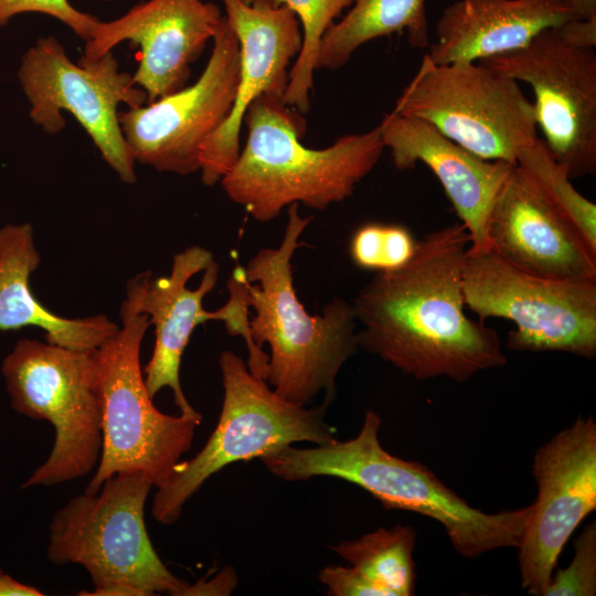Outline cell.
<instances>
[{
  "label": "cell",
  "mask_w": 596,
  "mask_h": 596,
  "mask_svg": "<svg viewBox=\"0 0 596 596\" xmlns=\"http://www.w3.org/2000/svg\"><path fill=\"white\" fill-rule=\"evenodd\" d=\"M470 246L461 222L418 241L404 266L376 273L351 301L359 350L416 380L465 382L507 363L498 333L465 311L462 272Z\"/></svg>",
  "instance_id": "6da1fadb"
},
{
  "label": "cell",
  "mask_w": 596,
  "mask_h": 596,
  "mask_svg": "<svg viewBox=\"0 0 596 596\" xmlns=\"http://www.w3.org/2000/svg\"><path fill=\"white\" fill-rule=\"evenodd\" d=\"M287 224L277 247L259 249L246 267L237 265L245 300L253 308L249 334L258 348L268 344L266 381L283 398L311 404L324 393L333 398L336 380L344 363L359 351L358 321L351 301L331 298L320 315H310L297 297L291 259L305 242L300 236L311 222L287 207Z\"/></svg>",
  "instance_id": "7a4b0ae2"
},
{
  "label": "cell",
  "mask_w": 596,
  "mask_h": 596,
  "mask_svg": "<svg viewBox=\"0 0 596 596\" xmlns=\"http://www.w3.org/2000/svg\"><path fill=\"white\" fill-rule=\"evenodd\" d=\"M381 425V416L369 409L353 438L310 448L288 446L259 460L280 479L339 478L361 487L387 510L428 517L444 526L453 547L467 558L519 546L533 504L497 513L471 507L424 465L383 448Z\"/></svg>",
  "instance_id": "3957f363"
},
{
  "label": "cell",
  "mask_w": 596,
  "mask_h": 596,
  "mask_svg": "<svg viewBox=\"0 0 596 596\" xmlns=\"http://www.w3.org/2000/svg\"><path fill=\"white\" fill-rule=\"evenodd\" d=\"M243 124L246 145L220 183L228 199L258 222L275 220L294 203L323 211L344 201L385 148L377 126L324 149H310L300 142L304 118L279 95L257 97Z\"/></svg>",
  "instance_id": "277c9868"
},
{
  "label": "cell",
  "mask_w": 596,
  "mask_h": 596,
  "mask_svg": "<svg viewBox=\"0 0 596 596\" xmlns=\"http://www.w3.org/2000/svg\"><path fill=\"white\" fill-rule=\"evenodd\" d=\"M151 272L129 279L119 310L118 330L94 350L103 397L102 451L84 492L96 493L119 472L143 473L162 487L191 448L202 415H168L150 397L140 365V349L150 327L139 301Z\"/></svg>",
  "instance_id": "5b68a950"
},
{
  "label": "cell",
  "mask_w": 596,
  "mask_h": 596,
  "mask_svg": "<svg viewBox=\"0 0 596 596\" xmlns=\"http://www.w3.org/2000/svg\"><path fill=\"white\" fill-rule=\"evenodd\" d=\"M153 483L141 472H119L96 493L72 498L52 517L47 561L79 565L91 577L92 596H185L178 578L156 552L145 522Z\"/></svg>",
  "instance_id": "8992f818"
},
{
  "label": "cell",
  "mask_w": 596,
  "mask_h": 596,
  "mask_svg": "<svg viewBox=\"0 0 596 596\" xmlns=\"http://www.w3.org/2000/svg\"><path fill=\"white\" fill-rule=\"evenodd\" d=\"M219 366L224 394L217 425L204 447L180 460L157 488L151 515L160 524L175 523L203 483L233 462L259 459L299 441L324 445L337 439L324 419L323 402L307 407L283 398L231 350L221 353Z\"/></svg>",
  "instance_id": "52a82bcc"
},
{
  "label": "cell",
  "mask_w": 596,
  "mask_h": 596,
  "mask_svg": "<svg viewBox=\"0 0 596 596\" xmlns=\"http://www.w3.org/2000/svg\"><path fill=\"white\" fill-rule=\"evenodd\" d=\"M1 374L11 408L47 421L55 435L47 458L20 488L54 486L88 475L99 461L103 443L95 352L20 339L3 358Z\"/></svg>",
  "instance_id": "ba28073f"
},
{
  "label": "cell",
  "mask_w": 596,
  "mask_h": 596,
  "mask_svg": "<svg viewBox=\"0 0 596 596\" xmlns=\"http://www.w3.org/2000/svg\"><path fill=\"white\" fill-rule=\"evenodd\" d=\"M394 113L418 118L486 160L515 164L538 136L534 105L519 82L478 62L435 64L425 53Z\"/></svg>",
  "instance_id": "9c48e42d"
},
{
  "label": "cell",
  "mask_w": 596,
  "mask_h": 596,
  "mask_svg": "<svg viewBox=\"0 0 596 596\" xmlns=\"http://www.w3.org/2000/svg\"><path fill=\"white\" fill-rule=\"evenodd\" d=\"M17 78L36 126L56 135L66 125L62 113L71 114L118 178L136 182V162L120 128L118 107L142 106L147 96L132 74L119 70L113 52L74 63L56 38L42 36L21 56Z\"/></svg>",
  "instance_id": "30bf717a"
},
{
  "label": "cell",
  "mask_w": 596,
  "mask_h": 596,
  "mask_svg": "<svg viewBox=\"0 0 596 596\" xmlns=\"http://www.w3.org/2000/svg\"><path fill=\"white\" fill-rule=\"evenodd\" d=\"M465 306L479 320L515 326L507 345L519 352L596 355V280H555L524 273L491 251L469 253L464 264Z\"/></svg>",
  "instance_id": "8fae6325"
},
{
  "label": "cell",
  "mask_w": 596,
  "mask_h": 596,
  "mask_svg": "<svg viewBox=\"0 0 596 596\" xmlns=\"http://www.w3.org/2000/svg\"><path fill=\"white\" fill-rule=\"evenodd\" d=\"M478 63L526 83L536 126L571 179L596 172V54L566 44L553 28L528 45Z\"/></svg>",
  "instance_id": "7c38bea8"
},
{
  "label": "cell",
  "mask_w": 596,
  "mask_h": 596,
  "mask_svg": "<svg viewBox=\"0 0 596 596\" xmlns=\"http://www.w3.org/2000/svg\"><path fill=\"white\" fill-rule=\"evenodd\" d=\"M238 74V41L223 17L210 58L194 84L118 113L135 162L180 175L199 171L201 147L227 117Z\"/></svg>",
  "instance_id": "4fadbf2b"
},
{
  "label": "cell",
  "mask_w": 596,
  "mask_h": 596,
  "mask_svg": "<svg viewBox=\"0 0 596 596\" xmlns=\"http://www.w3.org/2000/svg\"><path fill=\"white\" fill-rule=\"evenodd\" d=\"M538 496L517 547L521 586L544 596L560 554L579 523L596 510V423L577 417L533 458Z\"/></svg>",
  "instance_id": "5bb4252c"
},
{
  "label": "cell",
  "mask_w": 596,
  "mask_h": 596,
  "mask_svg": "<svg viewBox=\"0 0 596 596\" xmlns=\"http://www.w3.org/2000/svg\"><path fill=\"white\" fill-rule=\"evenodd\" d=\"M240 46V74L233 106L206 138L199 155L203 184L212 187L240 155V134L251 104L263 94L284 97L290 67L302 44L295 12L275 0H222Z\"/></svg>",
  "instance_id": "9a60e30c"
},
{
  "label": "cell",
  "mask_w": 596,
  "mask_h": 596,
  "mask_svg": "<svg viewBox=\"0 0 596 596\" xmlns=\"http://www.w3.org/2000/svg\"><path fill=\"white\" fill-rule=\"evenodd\" d=\"M223 15L202 0H148L121 17L94 24L79 60L96 61L125 41L140 47L132 81L152 103L183 88L190 64L213 40Z\"/></svg>",
  "instance_id": "2e32d148"
},
{
  "label": "cell",
  "mask_w": 596,
  "mask_h": 596,
  "mask_svg": "<svg viewBox=\"0 0 596 596\" xmlns=\"http://www.w3.org/2000/svg\"><path fill=\"white\" fill-rule=\"evenodd\" d=\"M490 251L524 273L555 280H596V254L514 164L491 206Z\"/></svg>",
  "instance_id": "e0dca14e"
},
{
  "label": "cell",
  "mask_w": 596,
  "mask_h": 596,
  "mask_svg": "<svg viewBox=\"0 0 596 596\" xmlns=\"http://www.w3.org/2000/svg\"><path fill=\"white\" fill-rule=\"evenodd\" d=\"M379 128L396 169L407 170L422 162L436 175L469 234L468 252L490 251L489 213L514 164L482 159L427 121L394 111L385 115Z\"/></svg>",
  "instance_id": "ac0fdd59"
},
{
  "label": "cell",
  "mask_w": 596,
  "mask_h": 596,
  "mask_svg": "<svg viewBox=\"0 0 596 596\" xmlns=\"http://www.w3.org/2000/svg\"><path fill=\"white\" fill-rule=\"evenodd\" d=\"M220 265L211 251L193 245L177 253L171 272L146 283L139 310L155 327V347L142 370L150 397L164 387L171 390L180 414L201 415L187 400L180 383L183 352L194 329L217 320V311L203 308L204 297L216 286Z\"/></svg>",
  "instance_id": "d6986e66"
},
{
  "label": "cell",
  "mask_w": 596,
  "mask_h": 596,
  "mask_svg": "<svg viewBox=\"0 0 596 596\" xmlns=\"http://www.w3.org/2000/svg\"><path fill=\"white\" fill-rule=\"evenodd\" d=\"M574 18L567 0H458L443 10L426 54L435 64L473 63L522 49Z\"/></svg>",
  "instance_id": "ffe728a7"
},
{
  "label": "cell",
  "mask_w": 596,
  "mask_h": 596,
  "mask_svg": "<svg viewBox=\"0 0 596 596\" xmlns=\"http://www.w3.org/2000/svg\"><path fill=\"white\" fill-rule=\"evenodd\" d=\"M40 263L31 224L0 227V330L38 327L49 343L94 351L119 324L105 315L65 318L44 307L30 287L31 275Z\"/></svg>",
  "instance_id": "44dd1931"
},
{
  "label": "cell",
  "mask_w": 596,
  "mask_h": 596,
  "mask_svg": "<svg viewBox=\"0 0 596 596\" xmlns=\"http://www.w3.org/2000/svg\"><path fill=\"white\" fill-rule=\"evenodd\" d=\"M394 33H405L413 49H428L426 0H354L322 36L317 70H338L363 44Z\"/></svg>",
  "instance_id": "7402d4cb"
},
{
  "label": "cell",
  "mask_w": 596,
  "mask_h": 596,
  "mask_svg": "<svg viewBox=\"0 0 596 596\" xmlns=\"http://www.w3.org/2000/svg\"><path fill=\"white\" fill-rule=\"evenodd\" d=\"M416 532L409 525L380 528L331 550L382 586L389 596H409L416 583L413 560Z\"/></svg>",
  "instance_id": "603a6c76"
},
{
  "label": "cell",
  "mask_w": 596,
  "mask_h": 596,
  "mask_svg": "<svg viewBox=\"0 0 596 596\" xmlns=\"http://www.w3.org/2000/svg\"><path fill=\"white\" fill-rule=\"evenodd\" d=\"M515 164L531 178L596 254V205L574 188L567 170L555 159L545 141L536 137L521 148Z\"/></svg>",
  "instance_id": "cb8c5ba5"
},
{
  "label": "cell",
  "mask_w": 596,
  "mask_h": 596,
  "mask_svg": "<svg viewBox=\"0 0 596 596\" xmlns=\"http://www.w3.org/2000/svg\"><path fill=\"white\" fill-rule=\"evenodd\" d=\"M249 3L252 0H243ZM292 10L299 20L302 44L289 71L284 94L286 105L304 114L310 107V92L317 70L321 39L341 12L354 0H275Z\"/></svg>",
  "instance_id": "d4e9b609"
},
{
  "label": "cell",
  "mask_w": 596,
  "mask_h": 596,
  "mask_svg": "<svg viewBox=\"0 0 596 596\" xmlns=\"http://www.w3.org/2000/svg\"><path fill=\"white\" fill-rule=\"evenodd\" d=\"M417 244L418 241L404 225L370 222L353 232L349 255L352 263L362 269L385 273L408 263Z\"/></svg>",
  "instance_id": "484cf974"
},
{
  "label": "cell",
  "mask_w": 596,
  "mask_h": 596,
  "mask_svg": "<svg viewBox=\"0 0 596 596\" xmlns=\"http://www.w3.org/2000/svg\"><path fill=\"white\" fill-rule=\"evenodd\" d=\"M575 553L566 568L553 573L544 596H594L596 594V523H589L575 540Z\"/></svg>",
  "instance_id": "4316f807"
},
{
  "label": "cell",
  "mask_w": 596,
  "mask_h": 596,
  "mask_svg": "<svg viewBox=\"0 0 596 596\" xmlns=\"http://www.w3.org/2000/svg\"><path fill=\"white\" fill-rule=\"evenodd\" d=\"M22 13L51 15L67 25L85 42L98 20L93 14L77 10L68 0H0V28Z\"/></svg>",
  "instance_id": "83f0119b"
},
{
  "label": "cell",
  "mask_w": 596,
  "mask_h": 596,
  "mask_svg": "<svg viewBox=\"0 0 596 596\" xmlns=\"http://www.w3.org/2000/svg\"><path fill=\"white\" fill-rule=\"evenodd\" d=\"M318 579L331 596H389L382 586L351 565H327L318 573Z\"/></svg>",
  "instance_id": "f1b7e54d"
},
{
  "label": "cell",
  "mask_w": 596,
  "mask_h": 596,
  "mask_svg": "<svg viewBox=\"0 0 596 596\" xmlns=\"http://www.w3.org/2000/svg\"><path fill=\"white\" fill-rule=\"evenodd\" d=\"M554 30L561 40L573 47L595 49L596 46V17L574 18L554 26Z\"/></svg>",
  "instance_id": "f546056e"
},
{
  "label": "cell",
  "mask_w": 596,
  "mask_h": 596,
  "mask_svg": "<svg viewBox=\"0 0 596 596\" xmlns=\"http://www.w3.org/2000/svg\"><path fill=\"white\" fill-rule=\"evenodd\" d=\"M234 586V574L221 573L209 582H198L193 585L189 584L185 595H226L231 593Z\"/></svg>",
  "instance_id": "4dcf8cb0"
},
{
  "label": "cell",
  "mask_w": 596,
  "mask_h": 596,
  "mask_svg": "<svg viewBox=\"0 0 596 596\" xmlns=\"http://www.w3.org/2000/svg\"><path fill=\"white\" fill-rule=\"evenodd\" d=\"M34 586L26 585L3 573L0 568V596H42Z\"/></svg>",
  "instance_id": "1f68e13d"
},
{
  "label": "cell",
  "mask_w": 596,
  "mask_h": 596,
  "mask_svg": "<svg viewBox=\"0 0 596 596\" xmlns=\"http://www.w3.org/2000/svg\"><path fill=\"white\" fill-rule=\"evenodd\" d=\"M579 19L596 17V0H567Z\"/></svg>",
  "instance_id": "d6a6232c"
},
{
  "label": "cell",
  "mask_w": 596,
  "mask_h": 596,
  "mask_svg": "<svg viewBox=\"0 0 596 596\" xmlns=\"http://www.w3.org/2000/svg\"><path fill=\"white\" fill-rule=\"evenodd\" d=\"M106 1H110V0H106Z\"/></svg>",
  "instance_id": "836d02e7"
}]
</instances>
